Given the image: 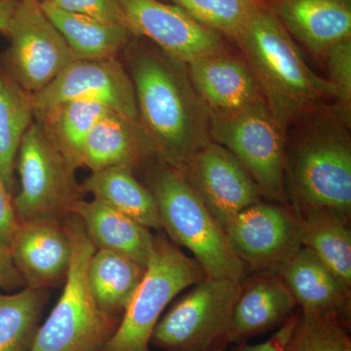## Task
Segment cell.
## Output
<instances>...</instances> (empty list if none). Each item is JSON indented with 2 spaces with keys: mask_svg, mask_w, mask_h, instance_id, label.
<instances>
[{
  "mask_svg": "<svg viewBox=\"0 0 351 351\" xmlns=\"http://www.w3.org/2000/svg\"><path fill=\"white\" fill-rule=\"evenodd\" d=\"M279 276L294 297L302 313L332 318L348 326L351 287L343 283L306 247L293 256Z\"/></svg>",
  "mask_w": 351,
  "mask_h": 351,
  "instance_id": "obj_18",
  "label": "cell"
},
{
  "mask_svg": "<svg viewBox=\"0 0 351 351\" xmlns=\"http://www.w3.org/2000/svg\"><path fill=\"white\" fill-rule=\"evenodd\" d=\"M71 100L98 101L119 114L138 121L133 83L119 57L69 64L34 95V112Z\"/></svg>",
  "mask_w": 351,
  "mask_h": 351,
  "instance_id": "obj_14",
  "label": "cell"
},
{
  "mask_svg": "<svg viewBox=\"0 0 351 351\" xmlns=\"http://www.w3.org/2000/svg\"><path fill=\"white\" fill-rule=\"evenodd\" d=\"M69 12L91 16L107 22L125 25L117 0H40ZM127 27V25H126Z\"/></svg>",
  "mask_w": 351,
  "mask_h": 351,
  "instance_id": "obj_32",
  "label": "cell"
},
{
  "mask_svg": "<svg viewBox=\"0 0 351 351\" xmlns=\"http://www.w3.org/2000/svg\"><path fill=\"white\" fill-rule=\"evenodd\" d=\"M25 287L24 280L14 265L10 252L0 248V289L14 291Z\"/></svg>",
  "mask_w": 351,
  "mask_h": 351,
  "instance_id": "obj_35",
  "label": "cell"
},
{
  "mask_svg": "<svg viewBox=\"0 0 351 351\" xmlns=\"http://www.w3.org/2000/svg\"><path fill=\"white\" fill-rule=\"evenodd\" d=\"M226 346L225 343H221V345L214 346L213 348L207 351H226Z\"/></svg>",
  "mask_w": 351,
  "mask_h": 351,
  "instance_id": "obj_37",
  "label": "cell"
},
{
  "mask_svg": "<svg viewBox=\"0 0 351 351\" xmlns=\"http://www.w3.org/2000/svg\"><path fill=\"white\" fill-rule=\"evenodd\" d=\"M182 173L223 230L240 212L262 201V191L248 171L214 141L193 156Z\"/></svg>",
  "mask_w": 351,
  "mask_h": 351,
  "instance_id": "obj_13",
  "label": "cell"
},
{
  "mask_svg": "<svg viewBox=\"0 0 351 351\" xmlns=\"http://www.w3.org/2000/svg\"><path fill=\"white\" fill-rule=\"evenodd\" d=\"M241 283L206 278L193 286L159 319L151 343L166 351H207L225 343Z\"/></svg>",
  "mask_w": 351,
  "mask_h": 351,
  "instance_id": "obj_9",
  "label": "cell"
},
{
  "mask_svg": "<svg viewBox=\"0 0 351 351\" xmlns=\"http://www.w3.org/2000/svg\"><path fill=\"white\" fill-rule=\"evenodd\" d=\"M19 4V0H0V32L5 36Z\"/></svg>",
  "mask_w": 351,
  "mask_h": 351,
  "instance_id": "obj_36",
  "label": "cell"
},
{
  "mask_svg": "<svg viewBox=\"0 0 351 351\" xmlns=\"http://www.w3.org/2000/svg\"><path fill=\"white\" fill-rule=\"evenodd\" d=\"M20 2H40V0H19Z\"/></svg>",
  "mask_w": 351,
  "mask_h": 351,
  "instance_id": "obj_38",
  "label": "cell"
},
{
  "mask_svg": "<svg viewBox=\"0 0 351 351\" xmlns=\"http://www.w3.org/2000/svg\"><path fill=\"white\" fill-rule=\"evenodd\" d=\"M47 300L45 289L0 293V351L31 350Z\"/></svg>",
  "mask_w": 351,
  "mask_h": 351,
  "instance_id": "obj_28",
  "label": "cell"
},
{
  "mask_svg": "<svg viewBox=\"0 0 351 351\" xmlns=\"http://www.w3.org/2000/svg\"><path fill=\"white\" fill-rule=\"evenodd\" d=\"M147 188L156 198L161 228L173 243L193 254L206 277L243 282L248 270L182 171L156 160Z\"/></svg>",
  "mask_w": 351,
  "mask_h": 351,
  "instance_id": "obj_4",
  "label": "cell"
},
{
  "mask_svg": "<svg viewBox=\"0 0 351 351\" xmlns=\"http://www.w3.org/2000/svg\"><path fill=\"white\" fill-rule=\"evenodd\" d=\"M34 95L18 84L0 62V178L14 196L21 143L34 121Z\"/></svg>",
  "mask_w": 351,
  "mask_h": 351,
  "instance_id": "obj_26",
  "label": "cell"
},
{
  "mask_svg": "<svg viewBox=\"0 0 351 351\" xmlns=\"http://www.w3.org/2000/svg\"><path fill=\"white\" fill-rule=\"evenodd\" d=\"M282 351H351V339L339 321L301 313Z\"/></svg>",
  "mask_w": 351,
  "mask_h": 351,
  "instance_id": "obj_30",
  "label": "cell"
},
{
  "mask_svg": "<svg viewBox=\"0 0 351 351\" xmlns=\"http://www.w3.org/2000/svg\"><path fill=\"white\" fill-rule=\"evenodd\" d=\"M16 170L20 191L13 205L20 223L57 219L73 215L84 191L76 179V170L44 133L34 119L21 143Z\"/></svg>",
  "mask_w": 351,
  "mask_h": 351,
  "instance_id": "obj_7",
  "label": "cell"
},
{
  "mask_svg": "<svg viewBox=\"0 0 351 351\" xmlns=\"http://www.w3.org/2000/svg\"><path fill=\"white\" fill-rule=\"evenodd\" d=\"M145 267L106 250H96L87 269L90 292L101 311L119 317L125 313L145 276Z\"/></svg>",
  "mask_w": 351,
  "mask_h": 351,
  "instance_id": "obj_27",
  "label": "cell"
},
{
  "mask_svg": "<svg viewBox=\"0 0 351 351\" xmlns=\"http://www.w3.org/2000/svg\"><path fill=\"white\" fill-rule=\"evenodd\" d=\"M294 297L276 274H257L246 278L226 332L225 343H242L245 341L281 327L294 314Z\"/></svg>",
  "mask_w": 351,
  "mask_h": 351,
  "instance_id": "obj_16",
  "label": "cell"
},
{
  "mask_svg": "<svg viewBox=\"0 0 351 351\" xmlns=\"http://www.w3.org/2000/svg\"><path fill=\"white\" fill-rule=\"evenodd\" d=\"M41 8L60 34L77 61H96L119 57L136 38L120 23L107 22L83 14L69 12L40 1Z\"/></svg>",
  "mask_w": 351,
  "mask_h": 351,
  "instance_id": "obj_22",
  "label": "cell"
},
{
  "mask_svg": "<svg viewBox=\"0 0 351 351\" xmlns=\"http://www.w3.org/2000/svg\"><path fill=\"white\" fill-rule=\"evenodd\" d=\"M295 214L301 225L302 246L313 251L351 287L350 217L329 207L311 208Z\"/></svg>",
  "mask_w": 351,
  "mask_h": 351,
  "instance_id": "obj_23",
  "label": "cell"
},
{
  "mask_svg": "<svg viewBox=\"0 0 351 351\" xmlns=\"http://www.w3.org/2000/svg\"><path fill=\"white\" fill-rule=\"evenodd\" d=\"M300 316H301V313L293 314L282 326L279 327L278 331L265 343H258V345L239 343L234 351H282L291 332L294 330L295 324L300 319Z\"/></svg>",
  "mask_w": 351,
  "mask_h": 351,
  "instance_id": "obj_34",
  "label": "cell"
},
{
  "mask_svg": "<svg viewBox=\"0 0 351 351\" xmlns=\"http://www.w3.org/2000/svg\"><path fill=\"white\" fill-rule=\"evenodd\" d=\"M134 36L152 41L164 54L182 64L201 58L228 54L221 34L201 25L181 7L159 0H117Z\"/></svg>",
  "mask_w": 351,
  "mask_h": 351,
  "instance_id": "obj_12",
  "label": "cell"
},
{
  "mask_svg": "<svg viewBox=\"0 0 351 351\" xmlns=\"http://www.w3.org/2000/svg\"><path fill=\"white\" fill-rule=\"evenodd\" d=\"M226 237L247 270L278 274L301 249V225L290 206L260 201L226 226Z\"/></svg>",
  "mask_w": 351,
  "mask_h": 351,
  "instance_id": "obj_11",
  "label": "cell"
},
{
  "mask_svg": "<svg viewBox=\"0 0 351 351\" xmlns=\"http://www.w3.org/2000/svg\"><path fill=\"white\" fill-rule=\"evenodd\" d=\"M186 69L211 115L237 112L265 100L250 66L232 53L201 58L186 64Z\"/></svg>",
  "mask_w": 351,
  "mask_h": 351,
  "instance_id": "obj_17",
  "label": "cell"
},
{
  "mask_svg": "<svg viewBox=\"0 0 351 351\" xmlns=\"http://www.w3.org/2000/svg\"><path fill=\"white\" fill-rule=\"evenodd\" d=\"M212 31L234 41L263 0H173Z\"/></svg>",
  "mask_w": 351,
  "mask_h": 351,
  "instance_id": "obj_29",
  "label": "cell"
},
{
  "mask_svg": "<svg viewBox=\"0 0 351 351\" xmlns=\"http://www.w3.org/2000/svg\"><path fill=\"white\" fill-rule=\"evenodd\" d=\"M71 244L63 221L20 223L10 254L25 287H56L66 281L71 261Z\"/></svg>",
  "mask_w": 351,
  "mask_h": 351,
  "instance_id": "obj_15",
  "label": "cell"
},
{
  "mask_svg": "<svg viewBox=\"0 0 351 351\" xmlns=\"http://www.w3.org/2000/svg\"><path fill=\"white\" fill-rule=\"evenodd\" d=\"M341 1L346 2V3L350 4L351 5V0H341Z\"/></svg>",
  "mask_w": 351,
  "mask_h": 351,
  "instance_id": "obj_39",
  "label": "cell"
},
{
  "mask_svg": "<svg viewBox=\"0 0 351 351\" xmlns=\"http://www.w3.org/2000/svg\"><path fill=\"white\" fill-rule=\"evenodd\" d=\"M152 159H156L154 149L138 121L112 112L100 120L88 135L83 145L82 168L91 173L110 167L135 172Z\"/></svg>",
  "mask_w": 351,
  "mask_h": 351,
  "instance_id": "obj_20",
  "label": "cell"
},
{
  "mask_svg": "<svg viewBox=\"0 0 351 351\" xmlns=\"http://www.w3.org/2000/svg\"><path fill=\"white\" fill-rule=\"evenodd\" d=\"M205 278L195 258L162 235L156 237L145 276L101 351H149L152 332L166 306L184 289Z\"/></svg>",
  "mask_w": 351,
  "mask_h": 351,
  "instance_id": "obj_6",
  "label": "cell"
},
{
  "mask_svg": "<svg viewBox=\"0 0 351 351\" xmlns=\"http://www.w3.org/2000/svg\"><path fill=\"white\" fill-rule=\"evenodd\" d=\"M123 52L138 123L151 142L156 160L182 172L211 142V114L191 84L186 64L137 36Z\"/></svg>",
  "mask_w": 351,
  "mask_h": 351,
  "instance_id": "obj_1",
  "label": "cell"
},
{
  "mask_svg": "<svg viewBox=\"0 0 351 351\" xmlns=\"http://www.w3.org/2000/svg\"><path fill=\"white\" fill-rule=\"evenodd\" d=\"M112 112H115L98 101L71 100L34 112V119L66 160L77 170L82 168L83 145L90 132Z\"/></svg>",
  "mask_w": 351,
  "mask_h": 351,
  "instance_id": "obj_24",
  "label": "cell"
},
{
  "mask_svg": "<svg viewBox=\"0 0 351 351\" xmlns=\"http://www.w3.org/2000/svg\"><path fill=\"white\" fill-rule=\"evenodd\" d=\"M63 223L73 251L68 276L59 301L39 326L29 351H101L121 319L101 311L90 292L87 269L97 249L82 221L71 215Z\"/></svg>",
  "mask_w": 351,
  "mask_h": 351,
  "instance_id": "obj_5",
  "label": "cell"
},
{
  "mask_svg": "<svg viewBox=\"0 0 351 351\" xmlns=\"http://www.w3.org/2000/svg\"><path fill=\"white\" fill-rule=\"evenodd\" d=\"M311 112L313 119L286 145L285 191L295 213L329 207L351 216L350 124L338 112Z\"/></svg>",
  "mask_w": 351,
  "mask_h": 351,
  "instance_id": "obj_3",
  "label": "cell"
},
{
  "mask_svg": "<svg viewBox=\"0 0 351 351\" xmlns=\"http://www.w3.org/2000/svg\"><path fill=\"white\" fill-rule=\"evenodd\" d=\"M234 43L284 130L332 98L329 83L307 66L292 36L265 0Z\"/></svg>",
  "mask_w": 351,
  "mask_h": 351,
  "instance_id": "obj_2",
  "label": "cell"
},
{
  "mask_svg": "<svg viewBox=\"0 0 351 351\" xmlns=\"http://www.w3.org/2000/svg\"><path fill=\"white\" fill-rule=\"evenodd\" d=\"M73 215L97 250L114 252L147 267L156 239L151 230L97 198L77 201Z\"/></svg>",
  "mask_w": 351,
  "mask_h": 351,
  "instance_id": "obj_21",
  "label": "cell"
},
{
  "mask_svg": "<svg viewBox=\"0 0 351 351\" xmlns=\"http://www.w3.org/2000/svg\"><path fill=\"white\" fill-rule=\"evenodd\" d=\"M20 221L13 205V195L0 178V248L10 252Z\"/></svg>",
  "mask_w": 351,
  "mask_h": 351,
  "instance_id": "obj_33",
  "label": "cell"
},
{
  "mask_svg": "<svg viewBox=\"0 0 351 351\" xmlns=\"http://www.w3.org/2000/svg\"><path fill=\"white\" fill-rule=\"evenodd\" d=\"M210 135L239 159L263 196L286 202V131L265 100L237 112L211 115Z\"/></svg>",
  "mask_w": 351,
  "mask_h": 351,
  "instance_id": "obj_8",
  "label": "cell"
},
{
  "mask_svg": "<svg viewBox=\"0 0 351 351\" xmlns=\"http://www.w3.org/2000/svg\"><path fill=\"white\" fill-rule=\"evenodd\" d=\"M332 99L337 101L336 112L350 124L351 110V38L332 45L323 55Z\"/></svg>",
  "mask_w": 351,
  "mask_h": 351,
  "instance_id": "obj_31",
  "label": "cell"
},
{
  "mask_svg": "<svg viewBox=\"0 0 351 351\" xmlns=\"http://www.w3.org/2000/svg\"><path fill=\"white\" fill-rule=\"evenodd\" d=\"M84 193L104 201L149 230L161 228L156 198L133 171L110 167L91 173L82 184Z\"/></svg>",
  "mask_w": 351,
  "mask_h": 351,
  "instance_id": "obj_25",
  "label": "cell"
},
{
  "mask_svg": "<svg viewBox=\"0 0 351 351\" xmlns=\"http://www.w3.org/2000/svg\"><path fill=\"white\" fill-rule=\"evenodd\" d=\"M292 38L314 56L351 38V5L341 0H265Z\"/></svg>",
  "mask_w": 351,
  "mask_h": 351,
  "instance_id": "obj_19",
  "label": "cell"
},
{
  "mask_svg": "<svg viewBox=\"0 0 351 351\" xmlns=\"http://www.w3.org/2000/svg\"><path fill=\"white\" fill-rule=\"evenodd\" d=\"M6 36L9 45L0 53V62L18 84L34 95L77 61L40 2H20Z\"/></svg>",
  "mask_w": 351,
  "mask_h": 351,
  "instance_id": "obj_10",
  "label": "cell"
}]
</instances>
